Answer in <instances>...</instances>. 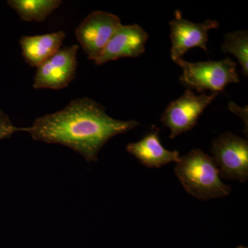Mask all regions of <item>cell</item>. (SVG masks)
Wrapping results in <instances>:
<instances>
[{
	"label": "cell",
	"mask_w": 248,
	"mask_h": 248,
	"mask_svg": "<svg viewBox=\"0 0 248 248\" xmlns=\"http://www.w3.org/2000/svg\"><path fill=\"white\" fill-rule=\"evenodd\" d=\"M140 125L135 120L112 118L100 104L81 97L58 112L39 117L22 131L36 141L68 147L91 163L97 161L99 151L110 139Z\"/></svg>",
	"instance_id": "1"
},
{
	"label": "cell",
	"mask_w": 248,
	"mask_h": 248,
	"mask_svg": "<svg viewBox=\"0 0 248 248\" xmlns=\"http://www.w3.org/2000/svg\"><path fill=\"white\" fill-rule=\"evenodd\" d=\"M176 164L174 172L192 197L207 201L231 195V187L222 182L213 158L202 150H192Z\"/></svg>",
	"instance_id": "2"
},
{
	"label": "cell",
	"mask_w": 248,
	"mask_h": 248,
	"mask_svg": "<svg viewBox=\"0 0 248 248\" xmlns=\"http://www.w3.org/2000/svg\"><path fill=\"white\" fill-rule=\"evenodd\" d=\"M175 63L183 71L179 83L192 91H209L219 94L228 84L240 81L237 65L228 58L219 61L198 62H187L182 58Z\"/></svg>",
	"instance_id": "3"
},
{
	"label": "cell",
	"mask_w": 248,
	"mask_h": 248,
	"mask_svg": "<svg viewBox=\"0 0 248 248\" xmlns=\"http://www.w3.org/2000/svg\"><path fill=\"white\" fill-rule=\"evenodd\" d=\"M211 153L223 179L241 183L248 179V142L231 132L222 134L212 142Z\"/></svg>",
	"instance_id": "4"
},
{
	"label": "cell",
	"mask_w": 248,
	"mask_h": 248,
	"mask_svg": "<svg viewBox=\"0 0 248 248\" xmlns=\"http://www.w3.org/2000/svg\"><path fill=\"white\" fill-rule=\"evenodd\" d=\"M218 94L205 93L197 95L190 89L173 101L163 112L160 121L170 130V138H175L181 134L192 130L205 109Z\"/></svg>",
	"instance_id": "5"
},
{
	"label": "cell",
	"mask_w": 248,
	"mask_h": 248,
	"mask_svg": "<svg viewBox=\"0 0 248 248\" xmlns=\"http://www.w3.org/2000/svg\"><path fill=\"white\" fill-rule=\"evenodd\" d=\"M121 24L118 16L106 11H93L86 16L77 28L76 35L89 60L95 62L100 57Z\"/></svg>",
	"instance_id": "6"
},
{
	"label": "cell",
	"mask_w": 248,
	"mask_h": 248,
	"mask_svg": "<svg viewBox=\"0 0 248 248\" xmlns=\"http://www.w3.org/2000/svg\"><path fill=\"white\" fill-rule=\"evenodd\" d=\"M78 49L76 45L60 48L37 67L34 89L60 90L71 84L76 78Z\"/></svg>",
	"instance_id": "7"
},
{
	"label": "cell",
	"mask_w": 248,
	"mask_h": 248,
	"mask_svg": "<svg viewBox=\"0 0 248 248\" xmlns=\"http://www.w3.org/2000/svg\"><path fill=\"white\" fill-rule=\"evenodd\" d=\"M172 42L171 59L175 62L182 59L190 49L200 48L208 51V32L219 27L218 22L205 19L203 23H194L183 17L182 12L177 10L174 17L169 22Z\"/></svg>",
	"instance_id": "8"
},
{
	"label": "cell",
	"mask_w": 248,
	"mask_h": 248,
	"mask_svg": "<svg viewBox=\"0 0 248 248\" xmlns=\"http://www.w3.org/2000/svg\"><path fill=\"white\" fill-rule=\"evenodd\" d=\"M149 35L139 24H121L95 63L102 65L124 58H138L146 51Z\"/></svg>",
	"instance_id": "9"
},
{
	"label": "cell",
	"mask_w": 248,
	"mask_h": 248,
	"mask_svg": "<svg viewBox=\"0 0 248 248\" xmlns=\"http://www.w3.org/2000/svg\"><path fill=\"white\" fill-rule=\"evenodd\" d=\"M126 151L141 164L151 169H159L170 163H177L181 157L179 151H169L161 144L159 128L154 129L140 141L129 143Z\"/></svg>",
	"instance_id": "10"
},
{
	"label": "cell",
	"mask_w": 248,
	"mask_h": 248,
	"mask_svg": "<svg viewBox=\"0 0 248 248\" xmlns=\"http://www.w3.org/2000/svg\"><path fill=\"white\" fill-rule=\"evenodd\" d=\"M65 37L62 31L45 35L22 36L19 45L23 58L28 64L37 68L61 48Z\"/></svg>",
	"instance_id": "11"
},
{
	"label": "cell",
	"mask_w": 248,
	"mask_h": 248,
	"mask_svg": "<svg viewBox=\"0 0 248 248\" xmlns=\"http://www.w3.org/2000/svg\"><path fill=\"white\" fill-rule=\"evenodd\" d=\"M7 2L22 20L42 22L58 9L62 1L61 0H9Z\"/></svg>",
	"instance_id": "12"
},
{
	"label": "cell",
	"mask_w": 248,
	"mask_h": 248,
	"mask_svg": "<svg viewBox=\"0 0 248 248\" xmlns=\"http://www.w3.org/2000/svg\"><path fill=\"white\" fill-rule=\"evenodd\" d=\"M223 53H231L237 58L245 76H248V31H236L224 36L221 46Z\"/></svg>",
	"instance_id": "13"
},
{
	"label": "cell",
	"mask_w": 248,
	"mask_h": 248,
	"mask_svg": "<svg viewBox=\"0 0 248 248\" xmlns=\"http://www.w3.org/2000/svg\"><path fill=\"white\" fill-rule=\"evenodd\" d=\"M18 131H22V128L15 126L9 117L0 108V140L11 138Z\"/></svg>",
	"instance_id": "14"
},
{
	"label": "cell",
	"mask_w": 248,
	"mask_h": 248,
	"mask_svg": "<svg viewBox=\"0 0 248 248\" xmlns=\"http://www.w3.org/2000/svg\"><path fill=\"white\" fill-rule=\"evenodd\" d=\"M228 108L240 118L242 119L245 124V128L246 129V133L248 135V106L245 107H239L235 103L232 102H228Z\"/></svg>",
	"instance_id": "15"
},
{
	"label": "cell",
	"mask_w": 248,
	"mask_h": 248,
	"mask_svg": "<svg viewBox=\"0 0 248 248\" xmlns=\"http://www.w3.org/2000/svg\"><path fill=\"white\" fill-rule=\"evenodd\" d=\"M236 248H248V247H245V246H238V247Z\"/></svg>",
	"instance_id": "16"
}]
</instances>
